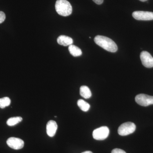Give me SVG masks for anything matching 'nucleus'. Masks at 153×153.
<instances>
[{
    "label": "nucleus",
    "instance_id": "obj_6",
    "mask_svg": "<svg viewBox=\"0 0 153 153\" xmlns=\"http://www.w3.org/2000/svg\"><path fill=\"white\" fill-rule=\"evenodd\" d=\"M132 16L134 19L140 21H151L153 20V12L137 11L133 12Z\"/></svg>",
    "mask_w": 153,
    "mask_h": 153
},
{
    "label": "nucleus",
    "instance_id": "obj_7",
    "mask_svg": "<svg viewBox=\"0 0 153 153\" xmlns=\"http://www.w3.org/2000/svg\"><path fill=\"white\" fill-rule=\"evenodd\" d=\"M7 143L10 148L15 150H19L24 146L25 143L23 140L19 138L11 137L7 140Z\"/></svg>",
    "mask_w": 153,
    "mask_h": 153
},
{
    "label": "nucleus",
    "instance_id": "obj_2",
    "mask_svg": "<svg viewBox=\"0 0 153 153\" xmlns=\"http://www.w3.org/2000/svg\"><path fill=\"white\" fill-rule=\"evenodd\" d=\"M55 7L57 13L63 16H68L72 13V6L67 0H57Z\"/></svg>",
    "mask_w": 153,
    "mask_h": 153
},
{
    "label": "nucleus",
    "instance_id": "obj_1",
    "mask_svg": "<svg viewBox=\"0 0 153 153\" xmlns=\"http://www.w3.org/2000/svg\"><path fill=\"white\" fill-rule=\"evenodd\" d=\"M96 44L105 50L111 52H116L118 48L114 41L110 38L104 36H97L94 38Z\"/></svg>",
    "mask_w": 153,
    "mask_h": 153
},
{
    "label": "nucleus",
    "instance_id": "obj_18",
    "mask_svg": "<svg viewBox=\"0 0 153 153\" xmlns=\"http://www.w3.org/2000/svg\"><path fill=\"white\" fill-rule=\"evenodd\" d=\"M94 2L97 4H101L103 2V0H93Z\"/></svg>",
    "mask_w": 153,
    "mask_h": 153
},
{
    "label": "nucleus",
    "instance_id": "obj_16",
    "mask_svg": "<svg viewBox=\"0 0 153 153\" xmlns=\"http://www.w3.org/2000/svg\"><path fill=\"white\" fill-rule=\"evenodd\" d=\"M5 19V14L2 11H0V24L4 22Z\"/></svg>",
    "mask_w": 153,
    "mask_h": 153
},
{
    "label": "nucleus",
    "instance_id": "obj_20",
    "mask_svg": "<svg viewBox=\"0 0 153 153\" xmlns=\"http://www.w3.org/2000/svg\"><path fill=\"white\" fill-rule=\"evenodd\" d=\"M140 1H141L145 2L146 1H147V0H140Z\"/></svg>",
    "mask_w": 153,
    "mask_h": 153
},
{
    "label": "nucleus",
    "instance_id": "obj_11",
    "mask_svg": "<svg viewBox=\"0 0 153 153\" xmlns=\"http://www.w3.org/2000/svg\"><path fill=\"white\" fill-rule=\"evenodd\" d=\"M80 95L85 99L90 98L91 96V92L89 88L86 85H82L80 88L79 90Z\"/></svg>",
    "mask_w": 153,
    "mask_h": 153
},
{
    "label": "nucleus",
    "instance_id": "obj_12",
    "mask_svg": "<svg viewBox=\"0 0 153 153\" xmlns=\"http://www.w3.org/2000/svg\"><path fill=\"white\" fill-rule=\"evenodd\" d=\"M68 50L70 54L74 57H79L82 54V51L79 47L74 45H71L68 47Z\"/></svg>",
    "mask_w": 153,
    "mask_h": 153
},
{
    "label": "nucleus",
    "instance_id": "obj_14",
    "mask_svg": "<svg viewBox=\"0 0 153 153\" xmlns=\"http://www.w3.org/2000/svg\"><path fill=\"white\" fill-rule=\"evenodd\" d=\"M22 118L21 117H13L10 118L7 122V124L8 126H14L19 123L22 121Z\"/></svg>",
    "mask_w": 153,
    "mask_h": 153
},
{
    "label": "nucleus",
    "instance_id": "obj_3",
    "mask_svg": "<svg viewBox=\"0 0 153 153\" xmlns=\"http://www.w3.org/2000/svg\"><path fill=\"white\" fill-rule=\"evenodd\" d=\"M135 125L133 123H125L121 125L118 129V133L120 136H127L132 134L135 131Z\"/></svg>",
    "mask_w": 153,
    "mask_h": 153
},
{
    "label": "nucleus",
    "instance_id": "obj_9",
    "mask_svg": "<svg viewBox=\"0 0 153 153\" xmlns=\"http://www.w3.org/2000/svg\"><path fill=\"white\" fill-rule=\"evenodd\" d=\"M57 127L58 126L56 122L54 120L49 121L47 125V135L50 137H54L57 131Z\"/></svg>",
    "mask_w": 153,
    "mask_h": 153
},
{
    "label": "nucleus",
    "instance_id": "obj_5",
    "mask_svg": "<svg viewBox=\"0 0 153 153\" xmlns=\"http://www.w3.org/2000/svg\"><path fill=\"white\" fill-rule=\"evenodd\" d=\"M135 101L137 104L141 106H149L153 104V96L141 94L136 96Z\"/></svg>",
    "mask_w": 153,
    "mask_h": 153
},
{
    "label": "nucleus",
    "instance_id": "obj_15",
    "mask_svg": "<svg viewBox=\"0 0 153 153\" xmlns=\"http://www.w3.org/2000/svg\"><path fill=\"white\" fill-rule=\"evenodd\" d=\"M11 103V100L8 97H4L0 98V108H4L9 106Z\"/></svg>",
    "mask_w": 153,
    "mask_h": 153
},
{
    "label": "nucleus",
    "instance_id": "obj_8",
    "mask_svg": "<svg viewBox=\"0 0 153 153\" xmlns=\"http://www.w3.org/2000/svg\"><path fill=\"white\" fill-rule=\"evenodd\" d=\"M143 65L146 68L153 67V57L147 51H143L140 55Z\"/></svg>",
    "mask_w": 153,
    "mask_h": 153
},
{
    "label": "nucleus",
    "instance_id": "obj_13",
    "mask_svg": "<svg viewBox=\"0 0 153 153\" xmlns=\"http://www.w3.org/2000/svg\"><path fill=\"white\" fill-rule=\"evenodd\" d=\"M77 104L80 109L85 112L88 111L90 108V105L83 100H79L77 101Z\"/></svg>",
    "mask_w": 153,
    "mask_h": 153
},
{
    "label": "nucleus",
    "instance_id": "obj_17",
    "mask_svg": "<svg viewBox=\"0 0 153 153\" xmlns=\"http://www.w3.org/2000/svg\"><path fill=\"white\" fill-rule=\"evenodd\" d=\"M111 153H126L123 151V150L120 149H115L113 150Z\"/></svg>",
    "mask_w": 153,
    "mask_h": 153
},
{
    "label": "nucleus",
    "instance_id": "obj_19",
    "mask_svg": "<svg viewBox=\"0 0 153 153\" xmlns=\"http://www.w3.org/2000/svg\"><path fill=\"white\" fill-rule=\"evenodd\" d=\"M82 153H93L91 152H90V151H86V152H83Z\"/></svg>",
    "mask_w": 153,
    "mask_h": 153
},
{
    "label": "nucleus",
    "instance_id": "obj_4",
    "mask_svg": "<svg viewBox=\"0 0 153 153\" xmlns=\"http://www.w3.org/2000/svg\"><path fill=\"white\" fill-rule=\"evenodd\" d=\"M109 134V130L107 126H102L96 129L93 132L94 139L98 140H102L107 138Z\"/></svg>",
    "mask_w": 153,
    "mask_h": 153
},
{
    "label": "nucleus",
    "instance_id": "obj_10",
    "mask_svg": "<svg viewBox=\"0 0 153 153\" xmlns=\"http://www.w3.org/2000/svg\"><path fill=\"white\" fill-rule=\"evenodd\" d=\"M57 42L59 45L63 46H68L73 44V39L68 36L62 35L59 36L57 39Z\"/></svg>",
    "mask_w": 153,
    "mask_h": 153
}]
</instances>
